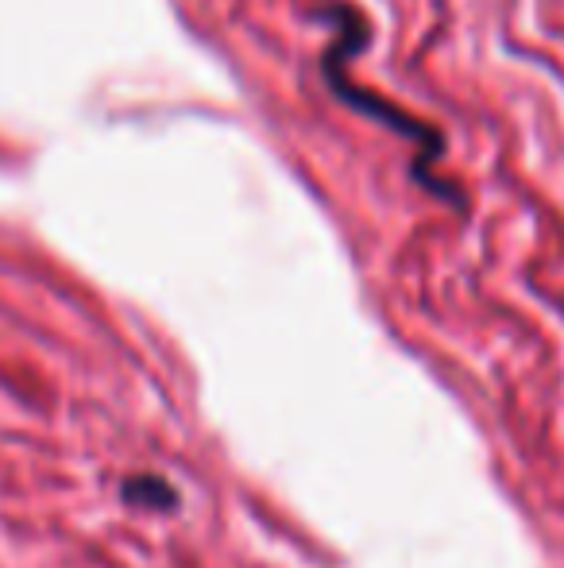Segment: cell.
<instances>
[{
    "mask_svg": "<svg viewBox=\"0 0 564 568\" xmlns=\"http://www.w3.org/2000/svg\"><path fill=\"white\" fill-rule=\"evenodd\" d=\"M124 499H129L132 507H147V510L178 507V491H174L163 476H132L129 484H124Z\"/></svg>",
    "mask_w": 564,
    "mask_h": 568,
    "instance_id": "1",
    "label": "cell"
}]
</instances>
